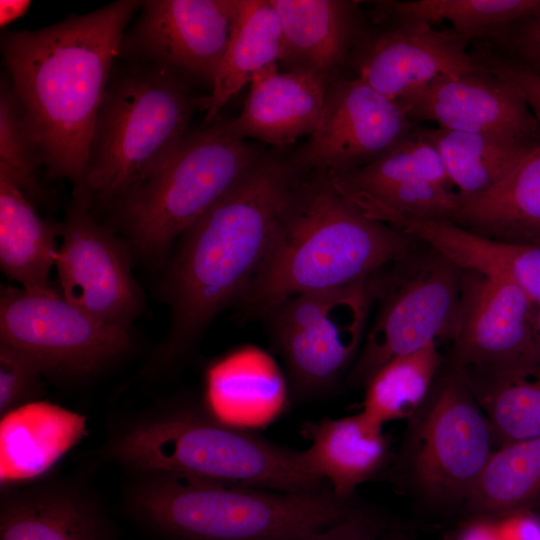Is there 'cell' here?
Instances as JSON below:
<instances>
[{"instance_id": "obj_1", "label": "cell", "mask_w": 540, "mask_h": 540, "mask_svg": "<svg viewBox=\"0 0 540 540\" xmlns=\"http://www.w3.org/2000/svg\"><path fill=\"white\" fill-rule=\"evenodd\" d=\"M142 1L119 0L83 15L1 38L10 88L51 177L86 195L95 121L120 54L124 30Z\"/></svg>"}, {"instance_id": "obj_2", "label": "cell", "mask_w": 540, "mask_h": 540, "mask_svg": "<svg viewBox=\"0 0 540 540\" xmlns=\"http://www.w3.org/2000/svg\"><path fill=\"white\" fill-rule=\"evenodd\" d=\"M297 174L288 159L263 154L178 239L161 285L171 322L154 369L178 361L221 310L239 302L273 242Z\"/></svg>"}, {"instance_id": "obj_3", "label": "cell", "mask_w": 540, "mask_h": 540, "mask_svg": "<svg viewBox=\"0 0 540 540\" xmlns=\"http://www.w3.org/2000/svg\"><path fill=\"white\" fill-rule=\"evenodd\" d=\"M420 243L362 214L327 172H298L268 253L237 303L239 312L265 317L293 296L366 281Z\"/></svg>"}, {"instance_id": "obj_4", "label": "cell", "mask_w": 540, "mask_h": 540, "mask_svg": "<svg viewBox=\"0 0 540 540\" xmlns=\"http://www.w3.org/2000/svg\"><path fill=\"white\" fill-rule=\"evenodd\" d=\"M134 518L166 540H298L343 518L354 499L291 493L167 472L135 473Z\"/></svg>"}, {"instance_id": "obj_5", "label": "cell", "mask_w": 540, "mask_h": 540, "mask_svg": "<svg viewBox=\"0 0 540 540\" xmlns=\"http://www.w3.org/2000/svg\"><path fill=\"white\" fill-rule=\"evenodd\" d=\"M104 455L134 473L167 472L291 493L329 486L307 470L301 451L191 404L169 407L127 425Z\"/></svg>"}, {"instance_id": "obj_6", "label": "cell", "mask_w": 540, "mask_h": 540, "mask_svg": "<svg viewBox=\"0 0 540 540\" xmlns=\"http://www.w3.org/2000/svg\"><path fill=\"white\" fill-rule=\"evenodd\" d=\"M199 100L187 78L160 65L109 80L90 143L88 196L115 203L159 169L189 134Z\"/></svg>"}, {"instance_id": "obj_7", "label": "cell", "mask_w": 540, "mask_h": 540, "mask_svg": "<svg viewBox=\"0 0 540 540\" xmlns=\"http://www.w3.org/2000/svg\"><path fill=\"white\" fill-rule=\"evenodd\" d=\"M262 155L256 144L234 136L225 119L189 132L159 169L114 203L138 254L163 261Z\"/></svg>"}, {"instance_id": "obj_8", "label": "cell", "mask_w": 540, "mask_h": 540, "mask_svg": "<svg viewBox=\"0 0 540 540\" xmlns=\"http://www.w3.org/2000/svg\"><path fill=\"white\" fill-rule=\"evenodd\" d=\"M461 277L458 265L423 242L372 275L378 310L348 381L364 386L390 360L448 339Z\"/></svg>"}, {"instance_id": "obj_9", "label": "cell", "mask_w": 540, "mask_h": 540, "mask_svg": "<svg viewBox=\"0 0 540 540\" xmlns=\"http://www.w3.org/2000/svg\"><path fill=\"white\" fill-rule=\"evenodd\" d=\"M491 425L462 373L442 365L409 419L400 469L426 499L465 501L495 451Z\"/></svg>"}, {"instance_id": "obj_10", "label": "cell", "mask_w": 540, "mask_h": 540, "mask_svg": "<svg viewBox=\"0 0 540 540\" xmlns=\"http://www.w3.org/2000/svg\"><path fill=\"white\" fill-rule=\"evenodd\" d=\"M372 303L366 280L293 296L265 316L296 399L336 384L355 357Z\"/></svg>"}, {"instance_id": "obj_11", "label": "cell", "mask_w": 540, "mask_h": 540, "mask_svg": "<svg viewBox=\"0 0 540 540\" xmlns=\"http://www.w3.org/2000/svg\"><path fill=\"white\" fill-rule=\"evenodd\" d=\"M0 342L27 354L43 375L84 379L127 353L129 328L99 320L59 291L7 286L0 294Z\"/></svg>"}, {"instance_id": "obj_12", "label": "cell", "mask_w": 540, "mask_h": 540, "mask_svg": "<svg viewBox=\"0 0 540 540\" xmlns=\"http://www.w3.org/2000/svg\"><path fill=\"white\" fill-rule=\"evenodd\" d=\"M417 126L395 101L342 75L329 83L317 127L288 162L298 172H349L387 154Z\"/></svg>"}, {"instance_id": "obj_13", "label": "cell", "mask_w": 540, "mask_h": 540, "mask_svg": "<svg viewBox=\"0 0 540 540\" xmlns=\"http://www.w3.org/2000/svg\"><path fill=\"white\" fill-rule=\"evenodd\" d=\"M419 125L376 161L328 174L336 190L366 217L393 226L401 220L451 221L455 215L457 192Z\"/></svg>"}, {"instance_id": "obj_14", "label": "cell", "mask_w": 540, "mask_h": 540, "mask_svg": "<svg viewBox=\"0 0 540 540\" xmlns=\"http://www.w3.org/2000/svg\"><path fill=\"white\" fill-rule=\"evenodd\" d=\"M74 197L60 223L62 243L55 261L59 292L93 317L129 328L141 309L142 296L128 252L110 230L92 219L90 200Z\"/></svg>"}, {"instance_id": "obj_15", "label": "cell", "mask_w": 540, "mask_h": 540, "mask_svg": "<svg viewBox=\"0 0 540 540\" xmlns=\"http://www.w3.org/2000/svg\"><path fill=\"white\" fill-rule=\"evenodd\" d=\"M241 0H148L120 53L170 68L210 88L226 53Z\"/></svg>"}, {"instance_id": "obj_16", "label": "cell", "mask_w": 540, "mask_h": 540, "mask_svg": "<svg viewBox=\"0 0 540 540\" xmlns=\"http://www.w3.org/2000/svg\"><path fill=\"white\" fill-rule=\"evenodd\" d=\"M348 67L355 77L390 100L442 74H464L484 68L470 54L471 40L451 27L435 28L416 18L371 20Z\"/></svg>"}, {"instance_id": "obj_17", "label": "cell", "mask_w": 540, "mask_h": 540, "mask_svg": "<svg viewBox=\"0 0 540 540\" xmlns=\"http://www.w3.org/2000/svg\"><path fill=\"white\" fill-rule=\"evenodd\" d=\"M446 365L458 370L513 363L540 352L534 303L512 281L462 269Z\"/></svg>"}, {"instance_id": "obj_18", "label": "cell", "mask_w": 540, "mask_h": 540, "mask_svg": "<svg viewBox=\"0 0 540 540\" xmlns=\"http://www.w3.org/2000/svg\"><path fill=\"white\" fill-rule=\"evenodd\" d=\"M484 68V67H483ZM415 123L540 145V122L521 93L485 68L442 74L395 101Z\"/></svg>"}, {"instance_id": "obj_19", "label": "cell", "mask_w": 540, "mask_h": 540, "mask_svg": "<svg viewBox=\"0 0 540 540\" xmlns=\"http://www.w3.org/2000/svg\"><path fill=\"white\" fill-rule=\"evenodd\" d=\"M282 33L278 63L328 82L342 76L368 27L359 1L270 0Z\"/></svg>"}, {"instance_id": "obj_20", "label": "cell", "mask_w": 540, "mask_h": 540, "mask_svg": "<svg viewBox=\"0 0 540 540\" xmlns=\"http://www.w3.org/2000/svg\"><path fill=\"white\" fill-rule=\"evenodd\" d=\"M330 82L304 72L280 71L278 64L257 72L239 115L227 120L229 131L247 140L285 146L317 127Z\"/></svg>"}, {"instance_id": "obj_21", "label": "cell", "mask_w": 540, "mask_h": 540, "mask_svg": "<svg viewBox=\"0 0 540 540\" xmlns=\"http://www.w3.org/2000/svg\"><path fill=\"white\" fill-rule=\"evenodd\" d=\"M0 540H116V531L92 496L41 483L2 493Z\"/></svg>"}, {"instance_id": "obj_22", "label": "cell", "mask_w": 540, "mask_h": 540, "mask_svg": "<svg viewBox=\"0 0 540 540\" xmlns=\"http://www.w3.org/2000/svg\"><path fill=\"white\" fill-rule=\"evenodd\" d=\"M300 433L310 442L301 451L307 470L344 500L354 499L358 486L374 478L389 459L383 424L362 410L342 418L306 421Z\"/></svg>"}, {"instance_id": "obj_23", "label": "cell", "mask_w": 540, "mask_h": 540, "mask_svg": "<svg viewBox=\"0 0 540 540\" xmlns=\"http://www.w3.org/2000/svg\"><path fill=\"white\" fill-rule=\"evenodd\" d=\"M449 222L489 239L540 244V145L492 188L459 200Z\"/></svg>"}, {"instance_id": "obj_24", "label": "cell", "mask_w": 540, "mask_h": 540, "mask_svg": "<svg viewBox=\"0 0 540 540\" xmlns=\"http://www.w3.org/2000/svg\"><path fill=\"white\" fill-rule=\"evenodd\" d=\"M209 412L251 430L272 421L285 404L282 379L263 353L242 350L216 363L207 376Z\"/></svg>"}, {"instance_id": "obj_25", "label": "cell", "mask_w": 540, "mask_h": 540, "mask_svg": "<svg viewBox=\"0 0 540 540\" xmlns=\"http://www.w3.org/2000/svg\"><path fill=\"white\" fill-rule=\"evenodd\" d=\"M82 417L46 402H32L2 416L1 482L39 475L80 438Z\"/></svg>"}, {"instance_id": "obj_26", "label": "cell", "mask_w": 540, "mask_h": 540, "mask_svg": "<svg viewBox=\"0 0 540 540\" xmlns=\"http://www.w3.org/2000/svg\"><path fill=\"white\" fill-rule=\"evenodd\" d=\"M459 371L499 447L540 437V353L505 365Z\"/></svg>"}, {"instance_id": "obj_27", "label": "cell", "mask_w": 540, "mask_h": 540, "mask_svg": "<svg viewBox=\"0 0 540 540\" xmlns=\"http://www.w3.org/2000/svg\"><path fill=\"white\" fill-rule=\"evenodd\" d=\"M60 224L42 219L23 190L0 172V265L20 287L54 289L49 281L59 247Z\"/></svg>"}, {"instance_id": "obj_28", "label": "cell", "mask_w": 540, "mask_h": 540, "mask_svg": "<svg viewBox=\"0 0 540 540\" xmlns=\"http://www.w3.org/2000/svg\"><path fill=\"white\" fill-rule=\"evenodd\" d=\"M282 33L270 0H241L239 14L209 95L200 98L204 125L213 123L223 107L262 69L278 64Z\"/></svg>"}, {"instance_id": "obj_29", "label": "cell", "mask_w": 540, "mask_h": 540, "mask_svg": "<svg viewBox=\"0 0 540 540\" xmlns=\"http://www.w3.org/2000/svg\"><path fill=\"white\" fill-rule=\"evenodd\" d=\"M439 153L458 200L480 195L498 183L537 146L503 136L419 125Z\"/></svg>"}, {"instance_id": "obj_30", "label": "cell", "mask_w": 540, "mask_h": 540, "mask_svg": "<svg viewBox=\"0 0 540 540\" xmlns=\"http://www.w3.org/2000/svg\"><path fill=\"white\" fill-rule=\"evenodd\" d=\"M540 17V0L377 1L372 20L416 18L432 25L442 21L471 41L489 36L524 19Z\"/></svg>"}, {"instance_id": "obj_31", "label": "cell", "mask_w": 540, "mask_h": 540, "mask_svg": "<svg viewBox=\"0 0 540 540\" xmlns=\"http://www.w3.org/2000/svg\"><path fill=\"white\" fill-rule=\"evenodd\" d=\"M442 365L437 343L390 360L364 384L362 411L383 425L409 420L423 405Z\"/></svg>"}, {"instance_id": "obj_32", "label": "cell", "mask_w": 540, "mask_h": 540, "mask_svg": "<svg viewBox=\"0 0 540 540\" xmlns=\"http://www.w3.org/2000/svg\"><path fill=\"white\" fill-rule=\"evenodd\" d=\"M540 495V437L495 449L466 500L479 514L512 511Z\"/></svg>"}, {"instance_id": "obj_33", "label": "cell", "mask_w": 540, "mask_h": 540, "mask_svg": "<svg viewBox=\"0 0 540 540\" xmlns=\"http://www.w3.org/2000/svg\"><path fill=\"white\" fill-rule=\"evenodd\" d=\"M447 256L462 269L508 279L540 306V244H521L454 229L445 244Z\"/></svg>"}, {"instance_id": "obj_34", "label": "cell", "mask_w": 540, "mask_h": 540, "mask_svg": "<svg viewBox=\"0 0 540 540\" xmlns=\"http://www.w3.org/2000/svg\"><path fill=\"white\" fill-rule=\"evenodd\" d=\"M39 152L22 111L4 80L0 89V172L11 178L32 200L45 199L38 171Z\"/></svg>"}, {"instance_id": "obj_35", "label": "cell", "mask_w": 540, "mask_h": 540, "mask_svg": "<svg viewBox=\"0 0 540 540\" xmlns=\"http://www.w3.org/2000/svg\"><path fill=\"white\" fill-rule=\"evenodd\" d=\"M38 365L21 350L0 342V414L4 416L42 395Z\"/></svg>"}, {"instance_id": "obj_36", "label": "cell", "mask_w": 540, "mask_h": 540, "mask_svg": "<svg viewBox=\"0 0 540 540\" xmlns=\"http://www.w3.org/2000/svg\"><path fill=\"white\" fill-rule=\"evenodd\" d=\"M298 540H410L394 522L356 503L340 520Z\"/></svg>"}, {"instance_id": "obj_37", "label": "cell", "mask_w": 540, "mask_h": 540, "mask_svg": "<svg viewBox=\"0 0 540 540\" xmlns=\"http://www.w3.org/2000/svg\"><path fill=\"white\" fill-rule=\"evenodd\" d=\"M472 58L489 72L511 83L540 122V75L482 41L470 45Z\"/></svg>"}, {"instance_id": "obj_38", "label": "cell", "mask_w": 540, "mask_h": 540, "mask_svg": "<svg viewBox=\"0 0 540 540\" xmlns=\"http://www.w3.org/2000/svg\"><path fill=\"white\" fill-rule=\"evenodd\" d=\"M482 42L540 75V17L516 22Z\"/></svg>"}, {"instance_id": "obj_39", "label": "cell", "mask_w": 540, "mask_h": 540, "mask_svg": "<svg viewBox=\"0 0 540 540\" xmlns=\"http://www.w3.org/2000/svg\"><path fill=\"white\" fill-rule=\"evenodd\" d=\"M501 540H540V520L527 514H514L495 520Z\"/></svg>"}, {"instance_id": "obj_40", "label": "cell", "mask_w": 540, "mask_h": 540, "mask_svg": "<svg viewBox=\"0 0 540 540\" xmlns=\"http://www.w3.org/2000/svg\"><path fill=\"white\" fill-rule=\"evenodd\" d=\"M459 540H501L495 520H479L471 523L461 533Z\"/></svg>"}, {"instance_id": "obj_41", "label": "cell", "mask_w": 540, "mask_h": 540, "mask_svg": "<svg viewBox=\"0 0 540 540\" xmlns=\"http://www.w3.org/2000/svg\"><path fill=\"white\" fill-rule=\"evenodd\" d=\"M31 2L26 0H1L0 25L5 27L22 17L30 7Z\"/></svg>"}, {"instance_id": "obj_42", "label": "cell", "mask_w": 540, "mask_h": 540, "mask_svg": "<svg viewBox=\"0 0 540 540\" xmlns=\"http://www.w3.org/2000/svg\"><path fill=\"white\" fill-rule=\"evenodd\" d=\"M534 321L540 336V306L534 304Z\"/></svg>"}]
</instances>
